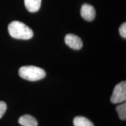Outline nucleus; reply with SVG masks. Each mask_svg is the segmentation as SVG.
<instances>
[{
	"label": "nucleus",
	"mask_w": 126,
	"mask_h": 126,
	"mask_svg": "<svg viewBox=\"0 0 126 126\" xmlns=\"http://www.w3.org/2000/svg\"><path fill=\"white\" fill-rule=\"evenodd\" d=\"M8 32L13 38L29 40L33 36V32L27 25L19 21H13L8 25Z\"/></svg>",
	"instance_id": "f257e3e1"
},
{
	"label": "nucleus",
	"mask_w": 126,
	"mask_h": 126,
	"mask_svg": "<svg viewBox=\"0 0 126 126\" xmlns=\"http://www.w3.org/2000/svg\"><path fill=\"white\" fill-rule=\"evenodd\" d=\"M19 75L24 79L36 81L45 78L46 72L43 69L36 66H23L19 70Z\"/></svg>",
	"instance_id": "f03ea898"
},
{
	"label": "nucleus",
	"mask_w": 126,
	"mask_h": 126,
	"mask_svg": "<svg viewBox=\"0 0 126 126\" xmlns=\"http://www.w3.org/2000/svg\"><path fill=\"white\" fill-rule=\"evenodd\" d=\"M126 100V82L122 81L115 86L112 95L110 97L111 103H120Z\"/></svg>",
	"instance_id": "7ed1b4c3"
},
{
	"label": "nucleus",
	"mask_w": 126,
	"mask_h": 126,
	"mask_svg": "<svg viewBox=\"0 0 126 126\" xmlns=\"http://www.w3.org/2000/svg\"><path fill=\"white\" fill-rule=\"evenodd\" d=\"M66 45L74 50H80L82 47V41L79 37L74 34H68L65 37Z\"/></svg>",
	"instance_id": "20e7f679"
},
{
	"label": "nucleus",
	"mask_w": 126,
	"mask_h": 126,
	"mask_svg": "<svg viewBox=\"0 0 126 126\" xmlns=\"http://www.w3.org/2000/svg\"><path fill=\"white\" fill-rule=\"evenodd\" d=\"M81 15L85 20L89 22L92 21L95 18V9L91 5L85 4L81 7Z\"/></svg>",
	"instance_id": "39448f33"
},
{
	"label": "nucleus",
	"mask_w": 126,
	"mask_h": 126,
	"mask_svg": "<svg viewBox=\"0 0 126 126\" xmlns=\"http://www.w3.org/2000/svg\"><path fill=\"white\" fill-rule=\"evenodd\" d=\"M19 123L22 126H37L38 123L36 119L29 114L21 116L18 120Z\"/></svg>",
	"instance_id": "423d86ee"
},
{
	"label": "nucleus",
	"mask_w": 126,
	"mask_h": 126,
	"mask_svg": "<svg viewBox=\"0 0 126 126\" xmlns=\"http://www.w3.org/2000/svg\"><path fill=\"white\" fill-rule=\"evenodd\" d=\"M26 9L31 12L38 11L41 7L42 0H24Z\"/></svg>",
	"instance_id": "0eeeda50"
},
{
	"label": "nucleus",
	"mask_w": 126,
	"mask_h": 126,
	"mask_svg": "<svg viewBox=\"0 0 126 126\" xmlns=\"http://www.w3.org/2000/svg\"><path fill=\"white\" fill-rule=\"evenodd\" d=\"M74 126H94V124L89 120L82 116H77L74 119Z\"/></svg>",
	"instance_id": "6e6552de"
},
{
	"label": "nucleus",
	"mask_w": 126,
	"mask_h": 126,
	"mask_svg": "<svg viewBox=\"0 0 126 126\" xmlns=\"http://www.w3.org/2000/svg\"><path fill=\"white\" fill-rule=\"evenodd\" d=\"M116 111L119 115L120 119L122 120H126V103H124L119 105L116 107Z\"/></svg>",
	"instance_id": "1a4fd4ad"
},
{
	"label": "nucleus",
	"mask_w": 126,
	"mask_h": 126,
	"mask_svg": "<svg viewBox=\"0 0 126 126\" xmlns=\"http://www.w3.org/2000/svg\"><path fill=\"white\" fill-rule=\"evenodd\" d=\"M7 108V104L5 103L4 102L0 101V119L2 117L3 115L5 113Z\"/></svg>",
	"instance_id": "9d476101"
},
{
	"label": "nucleus",
	"mask_w": 126,
	"mask_h": 126,
	"mask_svg": "<svg viewBox=\"0 0 126 126\" xmlns=\"http://www.w3.org/2000/svg\"><path fill=\"white\" fill-rule=\"evenodd\" d=\"M119 33L124 38H126V23L124 22L119 28Z\"/></svg>",
	"instance_id": "9b49d317"
}]
</instances>
